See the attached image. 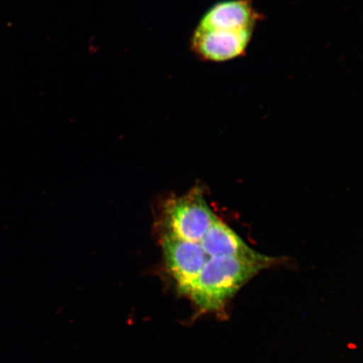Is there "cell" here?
<instances>
[{
	"label": "cell",
	"mask_w": 363,
	"mask_h": 363,
	"mask_svg": "<svg viewBox=\"0 0 363 363\" xmlns=\"http://www.w3.org/2000/svg\"><path fill=\"white\" fill-rule=\"evenodd\" d=\"M262 20L253 0H222L203 13L190 39V48L203 62L233 61L247 52Z\"/></svg>",
	"instance_id": "obj_1"
},
{
	"label": "cell",
	"mask_w": 363,
	"mask_h": 363,
	"mask_svg": "<svg viewBox=\"0 0 363 363\" xmlns=\"http://www.w3.org/2000/svg\"><path fill=\"white\" fill-rule=\"evenodd\" d=\"M276 261L261 253L253 257H211L185 295L203 312L220 311L245 284Z\"/></svg>",
	"instance_id": "obj_2"
},
{
	"label": "cell",
	"mask_w": 363,
	"mask_h": 363,
	"mask_svg": "<svg viewBox=\"0 0 363 363\" xmlns=\"http://www.w3.org/2000/svg\"><path fill=\"white\" fill-rule=\"evenodd\" d=\"M217 219L203 195L194 190L167 201L163 211L162 233L199 243Z\"/></svg>",
	"instance_id": "obj_3"
},
{
	"label": "cell",
	"mask_w": 363,
	"mask_h": 363,
	"mask_svg": "<svg viewBox=\"0 0 363 363\" xmlns=\"http://www.w3.org/2000/svg\"><path fill=\"white\" fill-rule=\"evenodd\" d=\"M162 246L167 269L179 291L185 295L211 257L201 243L187 242L169 234L162 233Z\"/></svg>",
	"instance_id": "obj_4"
},
{
	"label": "cell",
	"mask_w": 363,
	"mask_h": 363,
	"mask_svg": "<svg viewBox=\"0 0 363 363\" xmlns=\"http://www.w3.org/2000/svg\"><path fill=\"white\" fill-rule=\"evenodd\" d=\"M202 248L210 257H253L258 253L219 218L208 230L201 240Z\"/></svg>",
	"instance_id": "obj_5"
}]
</instances>
